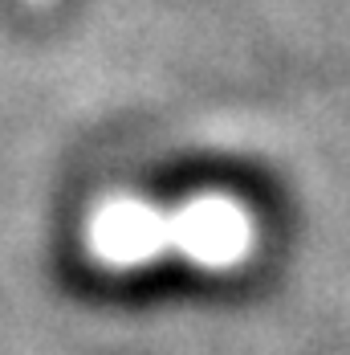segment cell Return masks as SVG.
<instances>
[{"label": "cell", "mask_w": 350, "mask_h": 355, "mask_svg": "<svg viewBox=\"0 0 350 355\" xmlns=\"http://www.w3.org/2000/svg\"><path fill=\"white\" fill-rule=\"evenodd\" d=\"M33 4H41V0H33Z\"/></svg>", "instance_id": "cell-1"}]
</instances>
